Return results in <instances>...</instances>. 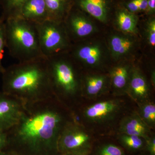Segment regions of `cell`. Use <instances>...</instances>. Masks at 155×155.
<instances>
[{
	"label": "cell",
	"mask_w": 155,
	"mask_h": 155,
	"mask_svg": "<svg viewBox=\"0 0 155 155\" xmlns=\"http://www.w3.org/2000/svg\"><path fill=\"white\" fill-rule=\"evenodd\" d=\"M0 155H16L14 153L11 152L10 151H6L3 150L2 151L0 152Z\"/></svg>",
	"instance_id": "31"
},
{
	"label": "cell",
	"mask_w": 155,
	"mask_h": 155,
	"mask_svg": "<svg viewBox=\"0 0 155 155\" xmlns=\"http://www.w3.org/2000/svg\"><path fill=\"white\" fill-rule=\"evenodd\" d=\"M54 97L25 104L19 121L7 131L8 146L16 155H57L58 139L71 113Z\"/></svg>",
	"instance_id": "1"
},
{
	"label": "cell",
	"mask_w": 155,
	"mask_h": 155,
	"mask_svg": "<svg viewBox=\"0 0 155 155\" xmlns=\"http://www.w3.org/2000/svg\"><path fill=\"white\" fill-rule=\"evenodd\" d=\"M63 54L47 58L48 73L53 95L62 104L64 101L75 98L80 87L74 65L70 60L63 57Z\"/></svg>",
	"instance_id": "4"
},
{
	"label": "cell",
	"mask_w": 155,
	"mask_h": 155,
	"mask_svg": "<svg viewBox=\"0 0 155 155\" xmlns=\"http://www.w3.org/2000/svg\"><path fill=\"white\" fill-rule=\"evenodd\" d=\"M120 103L116 100H108L95 103L84 110V116L93 121L106 120L114 116L119 110Z\"/></svg>",
	"instance_id": "10"
},
{
	"label": "cell",
	"mask_w": 155,
	"mask_h": 155,
	"mask_svg": "<svg viewBox=\"0 0 155 155\" xmlns=\"http://www.w3.org/2000/svg\"><path fill=\"white\" fill-rule=\"evenodd\" d=\"M126 93L139 103L146 101L149 95V87L145 78L141 73L134 71L130 75Z\"/></svg>",
	"instance_id": "13"
},
{
	"label": "cell",
	"mask_w": 155,
	"mask_h": 155,
	"mask_svg": "<svg viewBox=\"0 0 155 155\" xmlns=\"http://www.w3.org/2000/svg\"><path fill=\"white\" fill-rule=\"evenodd\" d=\"M25 104L15 97L0 93V130L7 131L16 125L22 116Z\"/></svg>",
	"instance_id": "7"
},
{
	"label": "cell",
	"mask_w": 155,
	"mask_h": 155,
	"mask_svg": "<svg viewBox=\"0 0 155 155\" xmlns=\"http://www.w3.org/2000/svg\"><path fill=\"white\" fill-rule=\"evenodd\" d=\"M69 38H82L93 32L94 28L91 22L82 13V11L73 6L64 22Z\"/></svg>",
	"instance_id": "8"
},
{
	"label": "cell",
	"mask_w": 155,
	"mask_h": 155,
	"mask_svg": "<svg viewBox=\"0 0 155 155\" xmlns=\"http://www.w3.org/2000/svg\"><path fill=\"white\" fill-rule=\"evenodd\" d=\"M57 155H78L71 153L58 154Z\"/></svg>",
	"instance_id": "32"
},
{
	"label": "cell",
	"mask_w": 155,
	"mask_h": 155,
	"mask_svg": "<svg viewBox=\"0 0 155 155\" xmlns=\"http://www.w3.org/2000/svg\"><path fill=\"white\" fill-rule=\"evenodd\" d=\"M74 6L99 20L105 22L110 10V0H73Z\"/></svg>",
	"instance_id": "11"
},
{
	"label": "cell",
	"mask_w": 155,
	"mask_h": 155,
	"mask_svg": "<svg viewBox=\"0 0 155 155\" xmlns=\"http://www.w3.org/2000/svg\"><path fill=\"white\" fill-rule=\"evenodd\" d=\"M6 48L5 21L0 17V74H2L5 70L3 67L2 60L5 48Z\"/></svg>",
	"instance_id": "23"
},
{
	"label": "cell",
	"mask_w": 155,
	"mask_h": 155,
	"mask_svg": "<svg viewBox=\"0 0 155 155\" xmlns=\"http://www.w3.org/2000/svg\"><path fill=\"white\" fill-rule=\"evenodd\" d=\"M112 52L116 57H123L128 54L133 48V41L130 39L119 35L112 37L110 41Z\"/></svg>",
	"instance_id": "18"
},
{
	"label": "cell",
	"mask_w": 155,
	"mask_h": 155,
	"mask_svg": "<svg viewBox=\"0 0 155 155\" xmlns=\"http://www.w3.org/2000/svg\"><path fill=\"white\" fill-rule=\"evenodd\" d=\"M116 21L119 28L126 33H132L136 29L137 17L125 8H120L116 13Z\"/></svg>",
	"instance_id": "17"
},
{
	"label": "cell",
	"mask_w": 155,
	"mask_h": 155,
	"mask_svg": "<svg viewBox=\"0 0 155 155\" xmlns=\"http://www.w3.org/2000/svg\"><path fill=\"white\" fill-rule=\"evenodd\" d=\"M6 48L19 62L44 57L42 54L36 25L19 17L5 21Z\"/></svg>",
	"instance_id": "3"
},
{
	"label": "cell",
	"mask_w": 155,
	"mask_h": 155,
	"mask_svg": "<svg viewBox=\"0 0 155 155\" xmlns=\"http://www.w3.org/2000/svg\"><path fill=\"white\" fill-rule=\"evenodd\" d=\"M119 130L121 134L137 136L146 140L150 137V127L137 114L126 116L122 119Z\"/></svg>",
	"instance_id": "12"
},
{
	"label": "cell",
	"mask_w": 155,
	"mask_h": 155,
	"mask_svg": "<svg viewBox=\"0 0 155 155\" xmlns=\"http://www.w3.org/2000/svg\"><path fill=\"white\" fill-rule=\"evenodd\" d=\"M17 17L35 24H39L49 19L45 0L25 1L20 8Z\"/></svg>",
	"instance_id": "9"
},
{
	"label": "cell",
	"mask_w": 155,
	"mask_h": 155,
	"mask_svg": "<svg viewBox=\"0 0 155 155\" xmlns=\"http://www.w3.org/2000/svg\"><path fill=\"white\" fill-rule=\"evenodd\" d=\"M155 11V0H148L147 12L149 14H153Z\"/></svg>",
	"instance_id": "29"
},
{
	"label": "cell",
	"mask_w": 155,
	"mask_h": 155,
	"mask_svg": "<svg viewBox=\"0 0 155 155\" xmlns=\"http://www.w3.org/2000/svg\"><path fill=\"white\" fill-rule=\"evenodd\" d=\"M49 19L64 22L74 6L73 0H45Z\"/></svg>",
	"instance_id": "15"
},
{
	"label": "cell",
	"mask_w": 155,
	"mask_h": 155,
	"mask_svg": "<svg viewBox=\"0 0 155 155\" xmlns=\"http://www.w3.org/2000/svg\"><path fill=\"white\" fill-rule=\"evenodd\" d=\"M119 139L121 144L129 150H140L146 146L145 140L137 136L121 134Z\"/></svg>",
	"instance_id": "22"
},
{
	"label": "cell",
	"mask_w": 155,
	"mask_h": 155,
	"mask_svg": "<svg viewBox=\"0 0 155 155\" xmlns=\"http://www.w3.org/2000/svg\"><path fill=\"white\" fill-rule=\"evenodd\" d=\"M27 0H0V6L2 8L1 17L5 21L12 17H16L22 5Z\"/></svg>",
	"instance_id": "19"
},
{
	"label": "cell",
	"mask_w": 155,
	"mask_h": 155,
	"mask_svg": "<svg viewBox=\"0 0 155 155\" xmlns=\"http://www.w3.org/2000/svg\"><path fill=\"white\" fill-rule=\"evenodd\" d=\"M2 75V92L25 104L54 97L44 57L13 64L5 68Z\"/></svg>",
	"instance_id": "2"
},
{
	"label": "cell",
	"mask_w": 155,
	"mask_h": 155,
	"mask_svg": "<svg viewBox=\"0 0 155 155\" xmlns=\"http://www.w3.org/2000/svg\"><path fill=\"white\" fill-rule=\"evenodd\" d=\"M101 56V48L95 45L78 46L72 51L73 59L90 66L98 64Z\"/></svg>",
	"instance_id": "14"
},
{
	"label": "cell",
	"mask_w": 155,
	"mask_h": 155,
	"mask_svg": "<svg viewBox=\"0 0 155 155\" xmlns=\"http://www.w3.org/2000/svg\"><path fill=\"white\" fill-rule=\"evenodd\" d=\"M148 40L150 44L152 47L155 45V21L154 19L151 20L148 26Z\"/></svg>",
	"instance_id": "25"
},
{
	"label": "cell",
	"mask_w": 155,
	"mask_h": 155,
	"mask_svg": "<svg viewBox=\"0 0 155 155\" xmlns=\"http://www.w3.org/2000/svg\"><path fill=\"white\" fill-rule=\"evenodd\" d=\"M97 155H125L123 150L114 144L104 145L98 150Z\"/></svg>",
	"instance_id": "24"
},
{
	"label": "cell",
	"mask_w": 155,
	"mask_h": 155,
	"mask_svg": "<svg viewBox=\"0 0 155 155\" xmlns=\"http://www.w3.org/2000/svg\"><path fill=\"white\" fill-rule=\"evenodd\" d=\"M91 149V138L84 128L73 120L68 122L58 139V154L87 155Z\"/></svg>",
	"instance_id": "6"
},
{
	"label": "cell",
	"mask_w": 155,
	"mask_h": 155,
	"mask_svg": "<svg viewBox=\"0 0 155 155\" xmlns=\"http://www.w3.org/2000/svg\"><path fill=\"white\" fill-rule=\"evenodd\" d=\"M146 147L150 155H155V137L150 136L146 140Z\"/></svg>",
	"instance_id": "27"
},
{
	"label": "cell",
	"mask_w": 155,
	"mask_h": 155,
	"mask_svg": "<svg viewBox=\"0 0 155 155\" xmlns=\"http://www.w3.org/2000/svg\"><path fill=\"white\" fill-rule=\"evenodd\" d=\"M141 0H130L126 4V9L132 13L139 11V6Z\"/></svg>",
	"instance_id": "26"
},
{
	"label": "cell",
	"mask_w": 155,
	"mask_h": 155,
	"mask_svg": "<svg viewBox=\"0 0 155 155\" xmlns=\"http://www.w3.org/2000/svg\"><path fill=\"white\" fill-rule=\"evenodd\" d=\"M139 104L137 114L150 128H153L155 125V104L146 101Z\"/></svg>",
	"instance_id": "21"
},
{
	"label": "cell",
	"mask_w": 155,
	"mask_h": 155,
	"mask_svg": "<svg viewBox=\"0 0 155 155\" xmlns=\"http://www.w3.org/2000/svg\"><path fill=\"white\" fill-rule=\"evenodd\" d=\"M35 25L41 50L45 58H49L65 54L69 49L70 39L64 22L48 19Z\"/></svg>",
	"instance_id": "5"
},
{
	"label": "cell",
	"mask_w": 155,
	"mask_h": 155,
	"mask_svg": "<svg viewBox=\"0 0 155 155\" xmlns=\"http://www.w3.org/2000/svg\"><path fill=\"white\" fill-rule=\"evenodd\" d=\"M147 6L148 0H141L139 6V11H146Z\"/></svg>",
	"instance_id": "30"
},
{
	"label": "cell",
	"mask_w": 155,
	"mask_h": 155,
	"mask_svg": "<svg viewBox=\"0 0 155 155\" xmlns=\"http://www.w3.org/2000/svg\"><path fill=\"white\" fill-rule=\"evenodd\" d=\"M105 78L102 76L94 75L86 78L85 93L89 97H96L101 93L105 86Z\"/></svg>",
	"instance_id": "20"
},
{
	"label": "cell",
	"mask_w": 155,
	"mask_h": 155,
	"mask_svg": "<svg viewBox=\"0 0 155 155\" xmlns=\"http://www.w3.org/2000/svg\"><path fill=\"white\" fill-rule=\"evenodd\" d=\"M8 145V136L7 131L0 130V152L2 151Z\"/></svg>",
	"instance_id": "28"
},
{
	"label": "cell",
	"mask_w": 155,
	"mask_h": 155,
	"mask_svg": "<svg viewBox=\"0 0 155 155\" xmlns=\"http://www.w3.org/2000/svg\"><path fill=\"white\" fill-rule=\"evenodd\" d=\"M130 74L126 66H119L114 68L111 72L112 83L114 89L118 93L126 92Z\"/></svg>",
	"instance_id": "16"
}]
</instances>
